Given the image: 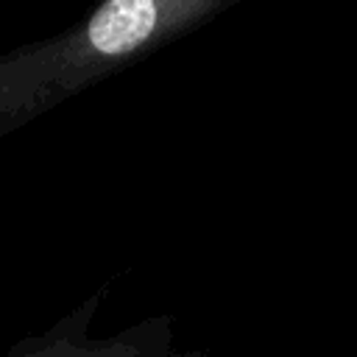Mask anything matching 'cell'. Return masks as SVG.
<instances>
[{
  "instance_id": "6da1fadb",
  "label": "cell",
  "mask_w": 357,
  "mask_h": 357,
  "mask_svg": "<svg viewBox=\"0 0 357 357\" xmlns=\"http://www.w3.org/2000/svg\"><path fill=\"white\" fill-rule=\"evenodd\" d=\"M240 0H100L92 14L0 64V112H39L209 25Z\"/></svg>"
},
{
  "instance_id": "7a4b0ae2",
  "label": "cell",
  "mask_w": 357,
  "mask_h": 357,
  "mask_svg": "<svg viewBox=\"0 0 357 357\" xmlns=\"http://www.w3.org/2000/svg\"><path fill=\"white\" fill-rule=\"evenodd\" d=\"M100 301L103 290L81 301L42 335L14 343L6 357H206L204 349L178 343L176 321L167 312L148 315L112 335H92Z\"/></svg>"
}]
</instances>
